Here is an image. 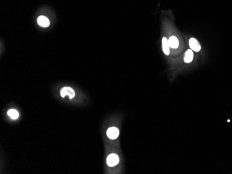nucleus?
<instances>
[{
    "mask_svg": "<svg viewBox=\"0 0 232 174\" xmlns=\"http://www.w3.org/2000/svg\"><path fill=\"white\" fill-rule=\"evenodd\" d=\"M189 45H190L191 49L196 52H198L201 49V46L199 42L195 38H191V39H190V40H189Z\"/></svg>",
    "mask_w": 232,
    "mask_h": 174,
    "instance_id": "20e7f679",
    "label": "nucleus"
},
{
    "mask_svg": "<svg viewBox=\"0 0 232 174\" xmlns=\"http://www.w3.org/2000/svg\"><path fill=\"white\" fill-rule=\"evenodd\" d=\"M162 47L163 50L165 54L169 55L170 54V49H169V44H168V40L166 38H163L162 39Z\"/></svg>",
    "mask_w": 232,
    "mask_h": 174,
    "instance_id": "0eeeda50",
    "label": "nucleus"
},
{
    "mask_svg": "<svg viewBox=\"0 0 232 174\" xmlns=\"http://www.w3.org/2000/svg\"><path fill=\"white\" fill-rule=\"evenodd\" d=\"M106 135L108 137L110 138L111 140H116L119 135V130L118 128L116 127L109 128V129L107 130Z\"/></svg>",
    "mask_w": 232,
    "mask_h": 174,
    "instance_id": "7ed1b4c3",
    "label": "nucleus"
},
{
    "mask_svg": "<svg viewBox=\"0 0 232 174\" xmlns=\"http://www.w3.org/2000/svg\"><path fill=\"white\" fill-rule=\"evenodd\" d=\"M8 115L13 120H16L19 117L18 112L15 109H11L8 111Z\"/></svg>",
    "mask_w": 232,
    "mask_h": 174,
    "instance_id": "1a4fd4ad",
    "label": "nucleus"
},
{
    "mask_svg": "<svg viewBox=\"0 0 232 174\" xmlns=\"http://www.w3.org/2000/svg\"><path fill=\"white\" fill-rule=\"evenodd\" d=\"M119 163V158L116 154L112 153L110 154L109 156L107 157L106 159V163L109 166H115Z\"/></svg>",
    "mask_w": 232,
    "mask_h": 174,
    "instance_id": "f03ea898",
    "label": "nucleus"
},
{
    "mask_svg": "<svg viewBox=\"0 0 232 174\" xmlns=\"http://www.w3.org/2000/svg\"><path fill=\"white\" fill-rule=\"evenodd\" d=\"M168 44L170 47L173 49H176L179 46V40L175 36H171L168 40Z\"/></svg>",
    "mask_w": 232,
    "mask_h": 174,
    "instance_id": "423d86ee",
    "label": "nucleus"
},
{
    "mask_svg": "<svg viewBox=\"0 0 232 174\" xmlns=\"http://www.w3.org/2000/svg\"><path fill=\"white\" fill-rule=\"evenodd\" d=\"M193 57H194V55H193V51L189 49L186 52L185 56H184V61H185V63H190V62L193 60Z\"/></svg>",
    "mask_w": 232,
    "mask_h": 174,
    "instance_id": "6e6552de",
    "label": "nucleus"
},
{
    "mask_svg": "<svg viewBox=\"0 0 232 174\" xmlns=\"http://www.w3.org/2000/svg\"><path fill=\"white\" fill-rule=\"evenodd\" d=\"M61 96L64 98L68 96L69 99H73L75 96V92L72 88L70 87H64L61 90Z\"/></svg>",
    "mask_w": 232,
    "mask_h": 174,
    "instance_id": "f257e3e1",
    "label": "nucleus"
},
{
    "mask_svg": "<svg viewBox=\"0 0 232 174\" xmlns=\"http://www.w3.org/2000/svg\"><path fill=\"white\" fill-rule=\"evenodd\" d=\"M37 22L38 24V25L40 26V27H49V24H50L48 18H46V17H45V16H40L39 18H38Z\"/></svg>",
    "mask_w": 232,
    "mask_h": 174,
    "instance_id": "39448f33",
    "label": "nucleus"
}]
</instances>
